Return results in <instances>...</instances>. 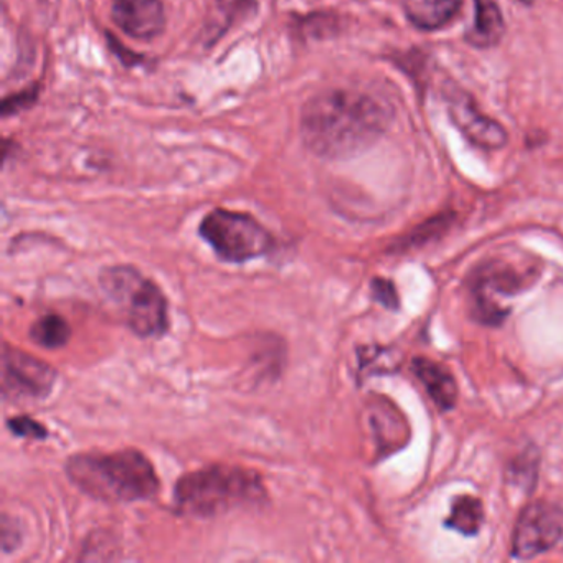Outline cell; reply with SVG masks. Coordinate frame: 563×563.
Masks as SVG:
<instances>
[{"label":"cell","instance_id":"10","mask_svg":"<svg viewBox=\"0 0 563 563\" xmlns=\"http://www.w3.org/2000/svg\"><path fill=\"white\" fill-rule=\"evenodd\" d=\"M111 18L121 32L136 41L159 37L167 24L163 0H114Z\"/></svg>","mask_w":563,"mask_h":563},{"label":"cell","instance_id":"7","mask_svg":"<svg viewBox=\"0 0 563 563\" xmlns=\"http://www.w3.org/2000/svg\"><path fill=\"white\" fill-rule=\"evenodd\" d=\"M563 539V509L536 500L523 507L512 533L514 559L529 560L549 552Z\"/></svg>","mask_w":563,"mask_h":563},{"label":"cell","instance_id":"5","mask_svg":"<svg viewBox=\"0 0 563 563\" xmlns=\"http://www.w3.org/2000/svg\"><path fill=\"white\" fill-rule=\"evenodd\" d=\"M199 233L227 263L250 262L275 249L272 233L249 213L212 210L203 217Z\"/></svg>","mask_w":563,"mask_h":563},{"label":"cell","instance_id":"19","mask_svg":"<svg viewBox=\"0 0 563 563\" xmlns=\"http://www.w3.org/2000/svg\"><path fill=\"white\" fill-rule=\"evenodd\" d=\"M372 298L380 302L384 308L390 311H398L400 309V299H398L397 288L390 279L374 278L371 285Z\"/></svg>","mask_w":563,"mask_h":563},{"label":"cell","instance_id":"8","mask_svg":"<svg viewBox=\"0 0 563 563\" xmlns=\"http://www.w3.org/2000/svg\"><path fill=\"white\" fill-rule=\"evenodd\" d=\"M57 371L47 362L4 345L2 352V394L11 400H42L54 390Z\"/></svg>","mask_w":563,"mask_h":563},{"label":"cell","instance_id":"2","mask_svg":"<svg viewBox=\"0 0 563 563\" xmlns=\"http://www.w3.org/2000/svg\"><path fill=\"white\" fill-rule=\"evenodd\" d=\"M68 479L87 496L103 503H136L156 496L159 477L141 451L81 453L68 460Z\"/></svg>","mask_w":563,"mask_h":563},{"label":"cell","instance_id":"4","mask_svg":"<svg viewBox=\"0 0 563 563\" xmlns=\"http://www.w3.org/2000/svg\"><path fill=\"white\" fill-rule=\"evenodd\" d=\"M101 288L126 316L140 338H161L169 329V309L159 286L131 266H113L100 276Z\"/></svg>","mask_w":563,"mask_h":563},{"label":"cell","instance_id":"14","mask_svg":"<svg viewBox=\"0 0 563 563\" xmlns=\"http://www.w3.org/2000/svg\"><path fill=\"white\" fill-rule=\"evenodd\" d=\"M484 507L477 497L460 496L451 504V512L444 526L463 536H476L483 526Z\"/></svg>","mask_w":563,"mask_h":563},{"label":"cell","instance_id":"17","mask_svg":"<svg viewBox=\"0 0 563 563\" xmlns=\"http://www.w3.org/2000/svg\"><path fill=\"white\" fill-rule=\"evenodd\" d=\"M216 5L227 27L255 14L258 8L256 0H216Z\"/></svg>","mask_w":563,"mask_h":563},{"label":"cell","instance_id":"3","mask_svg":"<svg viewBox=\"0 0 563 563\" xmlns=\"http://www.w3.org/2000/svg\"><path fill=\"white\" fill-rule=\"evenodd\" d=\"M266 497L262 477L245 467L213 464L177 481L176 507L194 517H216L243 506H255Z\"/></svg>","mask_w":563,"mask_h":563},{"label":"cell","instance_id":"18","mask_svg":"<svg viewBox=\"0 0 563 563\" xmlns=\"http://www.w3.org/2000/svg\"><path fill=\"white\" fill-rule=\"evenodd\" d=\"M38 95H41V87L34 85V87L25 88L24 91H19V93L5 98L2 101V117L9 118L12 114H19L21 111L29 110L38 100Z\"/></svg>","mask_w":563,"mask_h":563},{"label":"cell","instance_id":"11","mask_svg":"<svg viewBox=\"0 0 563 563\" xmlns=\"http://www.w3.org/2000/svg\"><path fill=\"white\" fill-rule=\"evenodd\" d=\"M411 372L423 384L433 404L441 411L453 410L457 400V384L453 374L444 365L427 357H415L411 361Z\"/></svg>","mask_w":563,"mask_h":563},{"label":"cell","instance_id":"1","mask_svg":"<svg viewBox=\"0 0 563 563\" xmlns=\"http://www.w3.org/2000/svg\"><path fill=\"white\" fill-rule=\"evenodd\" d=\"M390 120L391 107L374 95L324 91L302 108V143L322 159H345L374 146Z\"/></svg>","mask_w":563,"mask_h":563},{"label":"cell","instance_id":"16","mask_svg":"<svg viewBox=\"0 0 563 563\" xmlns=\"http://www.w3.org/2000/svg\"><path fill=\"white\" fill-rule=\"evenodd\" d=\"M451 222H453V216L443 213V216L434 217V219L428 220L423 225L410 232L407 239L401 240L398 249H417L418 245H424V243L431 242L434 236H440L441 233L446 232V230L450 229Z\"/></svg>","mask_w":563,"mask_h":563},{"label":"cell","instance_id":"13","mask_svg":"<svg viewBox=\"0 0 563 563\" xmlns=\"http://www.w3.org/2000/svg\"><path fill=\"white\" fill-rule=\"evenodd\" d=\"M506 32L503 12L494 0H474V22L467 42L474 47L489 48L499 44Z\"/></svg>","mask_w":563,"mask_h":563},{"label":"cell","instance_id":"20","mask_svg":"<svg viewBox=\"0 0 563 563\" xmlns=\"http://www.w3.org/2000/svg\"><path fill=\"white\" fill-rule=\"evenodd\" d=\"M9 430L12 434L21 438H31V440H44L48 437L47 428L31 417H15L8 421Z\"/></svg>","mask_w":563,"mask_h":563},{"label":"cell","instance_id":"9","mask_svg":"<svg viewBox=\"0 0 563 563\" xmlns=\"http://www.w3.org/2000/svg\"><path fill=\"white\" fill-rule=\"evenodd\" d=\"M448 111L461 133L484 150H500L506 146L507 133L497 121L490 120L464 91L453 90L448 95Z\"/></svg>","mask_w":563,"mask_h":563},{"label":"cell","instance_id":"15","mask_svg":"<svg viewBox=\"0 0 563 563\" xmlns=\"http://www.w3.org/2000/svg\"><path fill=\"white\" fill-rule=\"evenodd\" d=\"M71 329L62 316L47 314L34 322L31 339L44 349H60L70 341Z\"/></svg>","mask_w":563,"mask_h":563},{"label":"cell","instance_id":"6","mask_svg":"<svg viewBox=\"0 0 563 563\" xmlns=\"http://www.w3.org/2000/svg\"><path fill=\"white\" fill-rule=\"evenodd\" d=\"M533 278V269H519L504 260L484 263L471 279L474 318L486 325H499L509 316V309L497 302L499 298L519 295Z\"/></svg>","mask_w":563,"mask_h":563},{"label":"cell","instance_id":"12","mask_svg":"<svg viewBox=\"0 0 563 563\" xmlns=\"http://www.w3.org/2000/svg\"><path fill=\"white\" fill-rule=\"evenodd\" d=\"M461 0H404L405 14L421 31H438L453 21Z\"/></svg>","mask_w":563,"mask_h":563},{"label":"cell","instance_id":"21","mask_svg":"<svg viewBox=\"0 0 563 563\" xmlns=\"http://www.w3.org/2000/svg\"><path fill=\"white\" fill-rule=\"evenodd\" d=\"M108 44H110V51L120 58L121 64L126 65V67H137V65H143L146 62V58L143 55L134 54L130 48L124 47L123 44H120L117 37L110 32H107Z\"/></svg>","mask_w":563,"mask_h":563}]
</instances>
